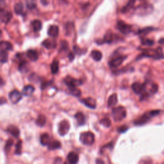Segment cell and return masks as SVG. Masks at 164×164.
Segmentation results:
<instances>
[{
  "label": "cell",
  "instance_id": "1",
  "mask_svg": "<svg viewBox=\"0 0 164 164\" xmlns=\"http://www.w3.org/2000/svg\"><path fill=\"white\" fill-rule=\"evenodd\" d=\"M160 110H151L145 113L144 114H143L141 117L134 121L135 125L140 126L146 124V123L149 122L153 117H155L157 115H158L160 114Z\"/></svg>",
  "mask_w": 164,
  "mask_h": 164
},
{
  "label": "cell",
  "instance_id": "2",
  "mask_svg": "<svg viewBox=\"0 0 164 164\" xmlns=\"http://www.w3.org/2000/svg\"><path fill=\"white\" fill-rule=\"evenodd\" d=\"M112 116L115 121H121L124 119L126 116V111L125 107L119 106L112 109Z\"/></svg>",
  "mask_w": 164,
  "mask_h": 164
},
{
  "label": "cell",
  "instance_id": "3",
  "mask_svg": "<svg viewBox=\"0 0 164 164\" xmlns=\"http://www.w3.org/2000/svg\"><path fill=\"white\" fill-rule=\"evenodd\" d=\"M141 56L151 57L155 59H160L164 58V55L161 47H158L156 50H144Z\"/></svg>",
  "mask_w": 164,
  "mask_h": 164
},
{
  "label": "cell",
  "instance_id": "4",
  "mask_svg": "<svg viewBox=\"0 0 164 164\" xmlns=\"http://www.w3.org/2000/svg\"><path fill=\"white\" fill-rule=\"evenodd\" d=\"M144 85V92L142 94V98L147 97L149 95L155 94L157 91H158V86L153 82H146Z\"/></svg>",
  "mask_w": 164,
  "mask_h": 164
},
{
  "label": "cell",
  "instance_id": "5",
  "mask_svg": "<svg viewBox=\"0 0 164 164\" xmlns=\"http://www.w3.org/2000/svg\"><path fill=\"white\" fill-rule=\"evenodd\" d=\"M80 140L83 144L87 146H91L93 144L95 141V136L92 132H87L82 133L80 135Z\"/></svg>",
  "mask_w": 164,
  "mask_h": 164
},
{
  "label": "cell",
  "instance_id": "6",
  "mask_svg": "<svg viewBox=\"0 0 164 164\" xmlns=\"http://www.w3.org/2000/svg\"><path fill=\"white\" fill-rule=\"evenodd\" d=\"M117 29L125 35H128L132 32V26L126 24L122 20H119L117 23Z\"/></svg>",
  "mask_w": 164,
  "mask_h": 164
},
{
  "label": "cell",
  "instance_id": "7",
  "mask_svg": "<svg viewBox=\"0 0 164 164\" xmlns=\"http://www.w3.org/2000/svg\"><path fill=\"white\" fill-rule=\"evenodd\" d=\"M12 18V13L10 11L6 10L5 8L0 9V20L3 23L7 24Z\"/></svg>",
  "mask_w": 164,
  "mask_h": 164
},
{
  "label": "cell",
  "instance_id": "8",
  "mask_svg": "<svg viewBox=\"0 0 164 164\" xmlns=\"http://www.w3.org/2000/svg\"><path fill=\"white\" fill-rule=\"evenodd\" d=\"M64 83L65 84V85L69 87H77L80 85H81L82 84V81L80 80H77L72 78L71 76H67L64 80Z\"/></svg>",
  "mask_w": 164,
  "mask_h": 164
},
{
  "label": "cell",
  "instance_id": "9",
  "mask_svg": "<svg viewBox=\"0 0 164 164\" xmlns=\"http://www.w3.org/2000/svg\"><path fill=\"white\" fill-rule=\"evenodd\" d=\"M70 129V125L69 122L66 120L61 121L58 126V133L61 136L65 135Z\"/></svg>",
  "mask_w": 164,
  "mask_h": 164
},
{
  "label": "cell",
  "instance_id": "10",
  "mask_svg": "<svg viewBox=\"0 0 164 164\" xmlns=\"http://www.w3.org/2000/svg\"><path fill=\"white\" fill-rule=\"evenodd\" d=\"M10 101L13 104H17L22 99V94L17 90H13L9 94Z\"/></svg>",
  "mask_w": 164,
  "mask_h": 164
},
{
  "label": "cell",
  "instance_id": "11",
  "mask_svg": "<svg viewBox=\"0 0 164 164\" xmlns=\"http://www.w3.org/2000/svg\"><path fill=\"white\" fill-rule=\"evenodd\" d=\"M126 57H123V56H119L115 58H114L112 59L110 62H109V65L111 68H116L121 65L123 61H124L126 59Z\"/></svg>",
  "mask_w": 164,
  "mask_h": 164
},
{
  "label": "cell",
  "instance_id": "12",
  "mask_svg": "<svg viewBox=\"0 0 164 164\" xmlns=\"http://www.w3.org/2000/svg\"><path fill=\"white\" fill-rule=\"evenodd\" d=\"M42 45L46 49L51 50L57 47V42L53 39H47L43 41Z\"/></svg>",
  "mask_w": 164,
  "mask_h": 164
},
{
  "label": "cell",
  "instance_id": "13",
  "mask_svg": "<svg viewBox=\"0 0 164 164\" xmlns=\"http://www.w3.org/2000/svg\"><path fill=\"white\" fill-rule=\"evenodd\" d=\"M81 103L85 105L86 106L90 108H95L96 107V102L95 100L92 98H87L86 99H82L80 100Z\"/></svg>",
  "mask_w": 164,
  "mask_h": 164
},
{
  "label": "cell",
  "instance_id": "14",
  "mask_svg": "<svg viewBox=\"0 0 164 164\" xmlns=\"http://www.w3.org/2000/svg\"><path fill=\"white\" fill-rule=\"evenodd\" d=\"M132 89L136 94H142L144 92V85L136 82L132 85Z\"/></svg>",
  "mask_w": 164,
  "mask_h": 164
},
{
  "label": "cell",
  "instance_id": "15",
  "mask_svg": "<svg viewBox=\"0 0 164 164\" xmlns=\"http://www.w3.org/2000/svg\"><path fill=\"white\" fill-rule=\"evenodd\" d=\"M48 35L52 38H56L58 37L59 34V28L57 25H51L50 26L47 32Z\"/></svg>",
  "mask_w": 164,
  "mask_h": 164
},
{
  "label": "cell",
  "instance_id": "16",
  "mask_svg": "<svg viewBox=\"0 0 164 164\" xmlns=\"http://www.w3.org/2000/svg\"><path fill=\"white\" fill-rule=\"evenodd\" d=\"M7 132L10 133L13 137L16 139L19 137L20 135V131L19 128L13 125H10L7 128Z\"/></svg>",
  "mask_w": 164,
  "mask_h": 164
},
{
  "label": "cell",
  "instance_id": "17",
  "mask_svg": "<svg viewBox=\"0 0 164 164\" xmlns=\"http://www.w3.org/2000/svg\"><path fill=\"white\" fill-rule=\"evenodd\" d=\"M13 50L12 44L8 41H1L0 42V50L8 51Z\"/></svg>",
  "mask_w": 164,
  "mask_h": 164
},
{
  "label": "cell",
  "instance_id": "18",
  "mask_svg": "<svg viewBox=\"0 0 164 164\" xmlns=\"http://www.w3.org/2000/svg\"><path fill=\"white\" fill-rule=\"evenodd\" d=\"M35 91V88L31 85H26L22 90V94L25 96H30Z\"/></svg>",
  "mask_w": 164,
  "mask_h": 164
},
{
  "label": "cell",
  "instance_id": "19",
  "mask_svg": "<svg viewBox=\"0 0 164 164\" xmlns=\"http://www.w3.org/2000/svg\"><path fill=\"white\" fill-rule=\"evenodd\" d=\"M67 160L70 163H76L78 162L79 160V156L78 155L74 152H71L67 155Z\"/></svg>",
  "mask_w": 164,
  "mask_h": 164
},
{
  "label": "cell",
  "instance_id": "20",
  "mask_svg": "<svg viewBox=\"0 0 164 164\" xmlns=\"http://www.w3.org/2000/svg\"><path fill=\"white\" fill-rule=\"evenodd\" d=\"M117 101H118V98H117V94H112L109 97L108 100V106L109 108H110V107L115 106L117 103Z\"/></svg>",
  "mask_w": 164,
  "mask_h": 164
},
{
  "label": "cell",
  "instance_id": "21",
  "mask_svg": "<svg viewBox=\"0 0 164 164\" xmlns=\"http://www.w3.org/2000/svg\"><path fill=\"white\" fill-rule=\"evenodd\" d=\"M114 40V34L108 31L105 35L103 39L102 40V42L100 44L103 43H112Z\"/></svg>",
  "mask_w": 164,
  "mask_h": 164
},
{
  "label": "cell",
  "instance_id": "22",
  "mask_svg": "<svg viewBox=\"0 0 164 164\" xmlns=\"http://www.w3.org/2000/svg\"><path fill=\"white\" fill-rule=\"evenodd\" d=\"M27 57H28L30 60L35 62L39 58V54L35 50H29L27 51Z\"/></svg>",
  "mask_w": 164,
  "mask_h": 164
},
{
  "label": "cell",
  "instance_id": "23",
  "mask_svg": "<svg viewBox=\"0 0 164 164\" xmlns=\"http://www.w3.org/2000/svg\"><path fill=\"white\" fill-rule=\"evenodd\" d=\"M32 25L33 27V29L35 32H38L42 29L43 24H42V22H41L40 20H37V19L34 20L32 23Z\"/></svg>",
  "mask_w": 164,
  "mask_h": 164
},
{
  "label": "cell",
  "instance_id": "24",
  "mask_svg": "<svg viewBox=\"0 0 164 164\" xmlns=\"http://www.w3.org/2000/svg\"><path fill=\"white\" fill-rule=\"evenodd\" d=\"M75 118H76L79 125H84L85 123V117L81 112H78L75 114Z\"/></svg>",
  "mask_w": 164,
  "mask_h": 164
},
{
  "label": "cell",
  "instance_id": "25",
  "mask_svg": "<svg viewBox=\"0 0 164 164\" xmlns=\"http://www.w3.org/2000/svg\"><path fill=\"white\" fill-rule=\"evenodd\" d=\"M41 144L43 146H48V144L50 142V138L48 134L44 133L40 136V139Z\"/></svg>",
  "mask_w": 164,
  "mask_h": 164
},
{
  "label": "cell",
  "instance_id": "26",
  "mask_svg": "<svg viewBox=\"0 0 164 164\" xmlns=\"http://www.w3.org/2000/svg\"><path fill=\"white\" fill-rule=\"evenodd\" d=\"M14 11L16 14L23 15L24 14V6L21 3H17L14 6Z\"/></svg>",
  "mask_w": 164,
  "mask_h": 164
},
{
  "label": "cell",
  "instance_id": "27",
  "mask_svg": "<svg viewBox=\"0 0 164 164\" xmlns=\"http://www.w3.org/2000/svg\"><path fill=\"white\" fill-rule=\"evenodd\" d=\"M61 147V143L57 140H53L48 144L49 150H55Z\"/></svg>",
  "mask_w": 164,
  "mask_h": 164
},
{
  "label": "cell",
  "instance_id": "28",
  "mask_svg": "<svg viewBox=\"0 0 164 164\" xmlns=\"http://www.w3.org/2000/svg\"><path fill=\"white\" fill-rule=\"evenodd\" d=\"M19 70L21 73H26L28 70V64L26 60H22L19 64Z\"/></svg>",
  "mask_w": 164,
  "mask_h": 164
},
{
  "label": "cell",
  "instance_id": "29",
  "mask_svg": "<svg viewBox=\"0 0 164 164\" xmlns=\"http://www.w3.org/2000/svg\"><path fill=\"white\" fill-rule=\"evenodd\" d=\"M135 2H136V0H129L127 5L125 6L124 8L122 9V13H126L128 11L130 10L133 7Z\"/></svg>",
  "mask_w": 164,
  "mask_h": 164
},
{
  "label": "cell",
  "instance_id": "30",
  "mask_svg": "<svg viewBox=\"0 0 164 164\" xmlns=\"http://www.w3.org/2000/svg\"><path fill=\"white\" fill-rule=\"evenodd\" d=\"M91 57L95 61L99 62L101 60L102 55L101 51L98 50H94L91 53Z\"/></svg>",
  "mask_w": 164,
  "mask_h": 164
},
{
  "label": "cell",
  "instance_id": "31",
  "mask_svg": "<svg viewBox=\"0 0 164 164\" xmlns=\"http://www.w3.org/2000/svg\"><path fill=\"white\" fill-rule=\"evenodd\" d=\"M51 69L53 74H57L59 69V62L57 59H54L51 65Z\"/></svg>",
  "mask_w": 164,
  "mask_h": 164
},
{
  "label": "cell",
  "instance_id": "32",
  "mask_svg": "<svg viewBox=\"0 0 164 164\" xmlns=\"http://www.w3.org/2000/svg\"><path fill=\"white\" fill-rule=\"evenodd\" d=\"M69 93L73 95V96L75 97H80L81 96V91L77 87H69Z\"/></svg>",
  "mask_w": 164,
  "mask_h": 164
},
{
  "label": "cell",
  "instance_id": "33",
  "mask_svg": "<svg viewBox=\"0 0 164 164\" xmlns=\"http://www.w3.org/2000/svg\"><path fill=\"white\" fill-rule=\"evenodd\" d=\"M9 60V54L7 51H0V62L2 63H6Z\"/></svg>",
  "mask_w": 164,
  "mask_h": 164
},
{
  "label": "cell",
  "instance_id": "34",
  "mask_svg": "<svg viewBox=\"0 0 164 164\" xmlns=\"http://www.w3.org/2000/svg\"><path fill=\"white\" fill-rule=\"evenodd\" d=\"M37 0H26V6L30 10H33L37 6Z\"/></svg>",
  "mask_w": 164,
  "mask_h": 164
},
{
  "label": "cell",
  "instance_id": "35",
  "mask_svg": "<svg viewBox=\"0 0 164 164\" xmlns=\"http://www.w3.org/2000/svg\"><path fill=\"white\" fill-rule=\"evenodd\" d=\"M46 117L43 115H39L36 121V124L39 126H43L46 124Z\"/></svg>",
  "mask_w": 164,
  "mask_h": 164
},
{
  "label": "cell",
  "instance_id": "36",
  "mask_svg": "<svg viewBox=\"0 0 164 164\" xmlns=\"http://www.w3.org/2000/svg\"><path fill=\"white\" fill-rule=\"evenodd\" d=\"M21 151H22V140H19L17 143V144L16 146V151L15 153L16 155H20L21 154Z\"/></svg>",
  "mask_w": 164,
  "mask_h": 164
},
{
  "label": "cell",
  "instance_id": "37",
  "mask_svg": "<svg viewBox=\"0 0 164 164\" xmlns=\"http://www.w3.org/2000/svg\"><path fill=\"white\" fill-rule=\"evenodd\" d=\"M153 30V28H150V27H149V28H144L142 30H139L138 33L139 34V35H140L142 36H144V35H147V34H148L149 33L152 32Z\"/></svg>",
  "mask_w": 164,
  "mask_h": 164
},
{
  "label": "cell",
  "instance_id": "38",
  "mask_svg": "<svg viewBox=\"0 0 164 164\" xmlns=\"http://www.w3.org/2000/svg\"><path fill=\"white\" fill-rule=\"evenodd\" d=\"M100 124L106 128H109L111 125V121L108 118H104L100 121Z\"/></svg>",
  "mask_w": 164,
  "mask_h": 164
},
{
  "label": "cell",
  "instance_id": "39",
  "mask_svg": "<svg viewBox=\"0 0 164 164\" xmlns=\"http://www.w3.org/2000/svg\"><path fill=\"white\" fill-rule=\"evenodd\" d=\"M141 43L144 46H151L154 44V42L152 40H150L149 39H142Z\"/></svg>",
  "mask_w": 164,
  "mask_h": 164
},
{
  "label": "cell",
  "instance_id": "40",
  "mask_svg": "<svg viewBox=\"0 0 164 164\" xmlns=\"http://www.w3.org/2000/svg\"><path fill=\"white\" fill-rule=\"evenodd\" d=\"M13 145V141L12 139H9L6 143L5 150H8V151H9Z\"/></svg>",
  "mask_w": 164,
  "mask_h": 164
},
{
  "label": "cell",
  "instance_id": "41",
  "mask_svg": "<svg viewBox=\"0 0 164 164\" xmlns=\"http://www.w3.org/2000/svg\"><path fill=\"white\" fill-rule=\"evenodd\" d=\"M81 49L80 48H79V47H77L76 46H74V52L75 53H76V54H81Z\"/></svg>",
  "mask_w": 164,
  "mask_h": 164
},
{
  "label": "cell",
  "instance_id": "42",
  "mask_svg": "<svg viewBox=\"0 0 164 164\" xmlns=\"http://www.w3.org/2000/svg\"><path fill=\"white\" fill-rule=\"evenodd\" d=\"M127 129L128 128L126 126H121L120 128H119V131L121 132H125V131L127 130Z\"/></svg>",
  "mask_w": 164,
  "mask_h": 164
},
{
  "label": "cell",
  "instance_id": "43",
  "mask_svg": "<svg viewBox=\"0 0 164 164\" xmlns=\"http://www.w3.org/2000/svg\"><path fill=\"white\" fill-rule=\"evenodd\" d=\"M40 2L43 5H47L49 4V0H40Z\"/></svg>",
  "mask_w": 164,
  "mask_h": 164
},
{
  "label": "cell",
  "instance_id": "44",
  "mask_svg": "<svg viewBox=\"0 0 164 164\" xmlns=\"http://www.w3.org/2000/svg\"><path fill=\"white\" fill-rule=\"evenodd\" d=\"M74 58V54L73 53H69V59L70 61H73V59Z\"/></svg>",
  "mask_w": 164,
  "mask_h": 164
},
{
  "label": "cell",
  "instance_id": "45",
  "mask_svg": "<svg viewBox=\"0 0 164 164\" xmlns=\"http://www.w3.org/2000/svg\"><path fill=\"white\" fill-rule=\"evenodd\" d=\"M6 100L4 98H0V105H2L3 104L6 103Z\"/></svg>",
  "mask_w": 164,
  "mask_h": 164
},
{
  "label": "cell",
  "instance_id": "46",
  "mask_svg": "<svg viewBox=\"0 0 164 164\" xmlns=\"http://www.w3.org/2000/svg\"><path fill=\"white\" fill-rule=\"evenodd\" d=\"M4 85H5V81H4V80L1 77H0V87L3 86Z\"/></svg>",
  "mask_w": 164,
  "mask_h": 164
},
{
  "label": "cell",
  "instance_id": "47",
  "mask_svg": "<svg viewBox=\"0 0 164 164\" xmlns=\"http://www.w3.org/2000/svg\"><path fill=\"white\" fill-rule=\"evenodd\" d=\"M2 37V32L1 30H0V38H1Z\"/></svg>",
  "mask_w": 164,
  "mask_h": 164
}]
</instances>
